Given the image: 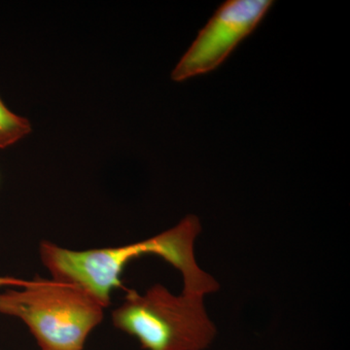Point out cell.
I'll return each mask as SVG.
<instances>
[{"label": "cell", "instance_id": "6da1fadb", "mask_svg": "<svg viewBox=\"0 0 350 350\" xmlns=\"http://www.w3.org/2000/svg\"><path fill=\"white\" fill-rule=\"evenodd\" d=\"M200 230V219L187 215L172 229L128 245L76 251L43 241L39 254L53 280L82 288L105 308L110 305L112 292L123 287L126 265L145 255L163 258L178 269L183 293L204 297L217 291L219 283L196 261L194 244Z\"/></svg>", "mask_w": 350, "mask_h": 350}, {"label": "cell", "instance_id": "7a4b0ae2", "mask_svg": "<svg viewBox=\"0 0 350 350\" xmlns=\"http://www.w3.org/2000/svg\"><path fill=\"white\" fill-rule=\"evenodd\" d=\"M105 308L82 288L53 278L0 293V313L22 320L42 350H82Z\"/></svg>", "mask_w": 350, "mask_h": 350}, {"label": "cell", "instance_id": "3957f363", "mask_svg": "<svg viewBox=\"0 0 350 350\" xmlns=\"http://www.w3.org/2000/svg\"><path fill=\"white\" fill-rule=\"evenodd\" d=\"M112 321L146 350H204L216 336L204 296L183 292L176 296L162 284L144 295L129 290L123 304L113 310Z\"/></svg>", "mask_w": 350, "mask_h": 350}, {"label": "cell", "instance_id": "277c9868", "mask_svg": "<svg viewBox=\"0 0 350 350\" xmlns=\"http://www.w3.org/2000/svg\"><path fill=\"white\" fill-rule=\"evenodd\" d=\"M273 4L271 0H229L223 3L177 64L172 80L184 81L217 68L256 29Z\"/></svg>", "mask_w": 350, "mask_h": 350}, {"label": "cell", "instance_id": "5b68a950", "mask_svg": "<svg viewBox=\"0 0 350 350\" xmlns=\"http://www.w3.org/2000/svg\"><path fill=\"white\" fill-rule=\"evenodd\" d=\"M31 131L29 120L10 111L0 98V148L16 144Z\"/></svg>", "mask_w": 350, "mask_h": 350}, {"label": "cell", "instance_id": "8992f818", "mask_svg": "<svg viewBox=\"0 0 350 350\" xmlns=\"http://www.w3.org/2000/svg\"><path fill=\"white\" fill-rule=\"evenodd\" d=\"M29 280H21V278H9V276H0V287L16 286L25 287L29 284Z\"/></svg>", "mask_w": 350, "mask_h": 350}]
</instances>
